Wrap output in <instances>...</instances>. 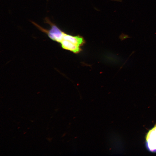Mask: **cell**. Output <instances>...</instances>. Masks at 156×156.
I'll return each mask as SVG.
<instances>
[{
    "mask_svg": "<svg viewBox=\"0 0 156 156\" xmlns=\"http://www.w3.org/2000/svg\"><path fill=\"white\" fill-rule=\"evenodd\" d=\"M146 140L148 149L152 152H156V125L148 132Z\"/></svg>",
    "mask_w": 156,
    "mask_h": 156,
    "instance_id": "6da1fadb",
    "label": "cell"
},
{
    "mask_svg": "<svg viewBox=\"0 0 156 156\" xmlns=\"http://www.w3.org/2000/svg\"><path fill=\"white\" fill-rule=\"evenodd\" d=\"M59 43L63 49L70 51L75 53H78L82 50L81 47L67 40H62Z\"/></svg>",
    "mask_w": 156,
    "mask_h": 156,
    "instance_id": "3957f363",
    "label": "cell"
},
{
    "mask_svg": "<svg viewBox=\"0 0 156 156\" xmlns=\"http://www.w3.org/2000/svg\"><path fill=\"white\" fill-rule=\"evenodd\" d=\"M62 40H68L80 47L83 46L86 42L85 40L82 36L79 35L72 36L68 34L64 31L60 42Z\"/></svg>",
    "mask_w": 156,
    "mask_h": 156,
    "instance_id": "7a4b0ae2",
    "label": "cell"
},
{
    "mask_svg": "<svg viewBox=\"0 0 156 156\" xmlns=\"http://www.w3.org/2000/svg\"><path fill=\"white\" fill-rule=\"evenodd\" d=\"M130 38L128 35L122 34L120 36V38L121 40Z\"/></svg>",
    "mask_w": 156,
    "mask_h": 156,
    "instance_id": "277c9868",
    "label": "cell"
}]
</instances>
